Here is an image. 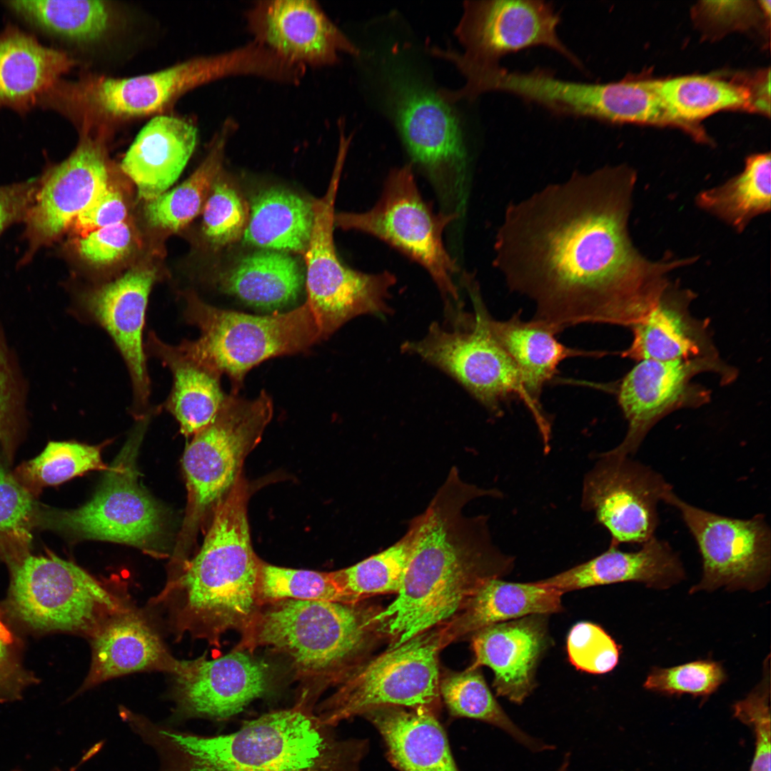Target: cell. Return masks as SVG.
I'll return each instance as SVG.
<instances>
[{
  "label": "cell",
  "mask_w": 771,
  "mask_h": 771,
  "mask_svg": "<svg viewBox=\"0 0 771 771\" xmlns=\"http://www.w3.org/2000/svg\"><path fill=\"white\" fill-rule=\"evenodd\" d=\"M141 423L93 498L79 508L51 511L44 525L73 537L124 543L157 553L164 535L163 514L138 483L133 455Z\"/></svg>",
  "instance_id": "cell-15"
},
{
  "label": "cell",
  "mask_w": 771,
  "mask_h": 771,
  "mask_svg": "<svg viewBox=\"0 0 771 771\" xmlns=\"http://www.w3.org/2000/svg\"><path fill=\"white\" fill-rule=\"evenodd\" d=\"M362 716L378 731L390 761L400 771H459L433 712L383 705Z\"/></svg>",
  "instance_id": "cell-31"
},
{
  "label": "cell",
  "mask_w": 771,
  "mask_h": 771,
  "mask_svg": "<svg viewBox=\"0 0 771 771\" xmlns=\"http://www.w3.org/2000/svg\"><path fill=\"white\" fill-rule=\"evenodd\" d=\"M663 502L680 513L701 556L702 578L690 593L721 587L755 591L767 584L771 567V530L765 515L750 518L722 515L690 504L673 490Z\"/></svg>",
  "instance_id": "cell-16"
},
{
  "label": "cell",
  "mask_w": 771,
  "mask_h": 771,
  "mask_svg": "<svg viewBox=\"0 0 771 771\" xmlns=\"http://www.w3.org/2000/svg\"><path fill=\"white\" fill-rule=\"evenodd\" d=\"M133 243V231L126 221L71 239V245L79 257L97 266L109 265L121 260L130 252Z\"/></svg>",
  "instance_id": "cell-51"
},
{
  "label": "cell",
  "mask_w": 771,
  "mask_h": 771,
  "mask_svg": "<svg viewBox=\"0 0 771 771\" xmlns=\"http://www.w3.org/2000/svg\"><path fill=\"white\" fill-rule=\"evenodd\" d=\"M197 138L196 125L176 116H156L143 127L121 164L140 198L148 202L173 184L192 156Z\"/></svg>",
  "instance_id": "cell-30"
},
{
  "label": "cell",
  "mask_w": 771,
  "mask_h": 771,
  "mask_svg": "<svg viewBox=\"0 0 771 771\" xmlns=\"http://www.w3.org/2000/svg\"><path fill=\"white\" fill-rule=\"evenodd\" d=\"M93 470H108L100 447L73 441H51L20 468L26 483L35 487L59 485Z\"/></svg>",
  "instance_id": "cell-44"
},
{
  "label": "cell",
  "mask_w": 771,
  "mask_h": 771,
  "mask_svg": "<svg viewBox=\"0 0 771 771\" xmlns=\"http://www.w3.org/2000/svg\"><path fill=\"white\" fill-rule=\"evenodd\" d=\"M34 510L29 490L0 463V537L28 543Z\"/></svg>",
  "instance_id": "cell-50"
},
{
  "label": "cell",
  "mask_w": 771,
  "mask_h": 771,
  "mask_svg": "<svg viewBox=\"0 0 771 771\" xmlns=\"http://www.w3.org/2000/svg\"><path fill=\"white\" fill-rule=\"evenodd\" d=\"M248 498V486L241 476L215 508L198 554L161 595L171 605L176 632L217 646L226 632L243 633L258 612L262 560L251 544Z\"/></svg>",
  "instance_id": "cell-4"
},
{
  "label": "cell",
  "mask_w": 771,
  "mask_h": 771,
  "mask_svg": "<svg viewBox=\"0 0 771 771\" xmlns=\"http://www.w3.org/2000/svg\"><path fill=\"white\" fill-rule=\"evenodd\" d=\"M380 609L361 602L283 600L262 605L235 649L268 647L286 655L297 677L322 689L367 660L386 637Z\"/></svg>",
  "instance_id": "cell-6"
},
{
  "label": "cell",
  "mask_w": 771,
  "mask_h": 771,
  "mask_svg": "<svg viewBox=\"0 0 771 771\" xmlns=\"http://www.w3.org/2000/svg\"><path fill=\"white\" fill-rule=\"evenodd\" d=\"M76 64L65 50L8 22L0 31V109L27 115Z\"/></svg>",
  "instance_id": "cell-27"
},
{
  "label": "cell",
  "mask_w": 771,
  "mask_h": 771,
  "mask_svg": "<svg viewBox=\"0 0 771 771\" xmlns=\"http://www.w3.org/2000/svg\"><path fill=\"white\" fill-rule=\"evenodd\" d=\"M101 129L79 131V143L64 161L45 168L34 202L23 223L26 249L18 267L59 241L74 221L109 184Z\"/></svg>",
  "instance_id": "cell-18"
},
{
  "label": "cell",
  "mask_w": 771,
  "mask_h": 771,
  "mask_svg": "<svg viewBox=\"0 0 771 771\" xmlns=\"http://www.w3.org/2000/svg\"><path fill=\"white\" fill-rule=\"evenodd\" d=\"M560 21L559 13L545 1H467L455 29L464 53L433 51L454 62L460 70L495 66L507 54L545 46L580 67L578 58L558 36Z\"/></svg>",
  "instance_id": "cell-17"
},
{
  "label": "cell",
  "mask_w": 771,
  "mask_h": 771,
  "mask_svg": "<svg viewBox=\"0 0 771 771\" xmlns=\"http://www.w3.org/2000/svg\"><path fill=\"white\" fill-rule=\"evenodd\" d=\"M299 702L243 722L231 733L202 736L151 724L144 740L159 771H361L367 742L342 739Z\"/></svg>",
  "instance_id": "cell-3"
},
{
  "label": "cell",
  "mask_w": 771,
  "mask_h": 771,
  "mask_svg": "<svg viewBox=\"0 0 771 771\" xmlns=\"http://www.w3.org/2000/svg\"><path fill=\"white\" fill-rule=\"evenodd\" d=\"M771 159L769 153L754 154L740 174L703 191L697 203L741 232L755 217L770 211Z\"/></svg>",
  "instance_id": "cell-39"
},
{
  "label": "cell",
  "mask_w": 771,
  "mask_h": 771,
  "mask_svg": "<svg viewBox=\"0 0 771 771\" xmlns=\"http://www.w3.org/2000/svg\"><path fill=\"white\" fill-rule=\"evenodd\" d=\"M568 660L577 670L595 675L613 670L620 647L600 625L579 622L570 630L566 642Z\"/></svg>",
  "instance_id": "cell-47"
},
{
  "label": "cell",
  "mask_w": 771,
  "mask_h": 771,
  "mask_svg": "<svg viewBox=\"0 0 771 771\" xmlns=\"http://www.w3.org/2000/svg\"><path fill=\"white\" fill-rule=\"evenodd\" d=\"M710 371L717 374L723 384L737 376L736 370L720 358L638 361L624 376L618 390V402L628 428L622 442L610 451L632 456L649 431L665 416L707 403L710 393L692 379Z\"/></svg>",
  "instance_id": "cell-20"
},
{
  "label": "cell",
  "mask_w": 771,
  "mask_h": 771,
  "mask_svg": "<svg viewBox=\"0 0 771 771\" xmlns=\"http://www.w3.org/2000/svg\"><path fill=\"white\" fill-rule=\"evenodd\" d=\"M418 525L415 517L405 535L386 550L351 567L331 572L351 603L361 602L373 595L398 593L413 550Z\"/></svg>",
  "instance_id": "cell-42"
},
{
  "label": "cell",
  "mask_w": 771,
  "mask_h": 771,
  "mask_svg": "<svg viewBox=\"0 0 771 771\" xmlns=\"http://www.w3.org/2000/svg\"><path fill=\"white\" fill-rule=\"evenodd\" d=\"M313 221V202L288 190L270 188L252 198L242 238L264 250L304 253Z\"/></svg>",
  "instance_id": "cell-36"
},
{
  "label": "cell",
  "mask_w": 771,
  "mask_h": 771,
  "mask_svg": "<svg viewBox=\"0 0 771 771\" xmlns=\"http://www.w3.org/2000/svg\"><path fill=\"white\" fill-rule=\"evenodd\" d=\"M10 571L6 610L24 628L46 633L91 637L123 610L120 600L75 563L52 553L33 555L24 548L1 554Z\"/></svg>",
  "instance_id": "cell-8"
},
{
  "label": "cell",
  "mask_w": 771,
  "mask_h": 771,
  "mask_svg": "<svg viewBox=\"0 0 771 771\" xmlns=\"http://www.w3.org/2000/svg\"><path fill=\"white\" fill-rule=\"evenodd\" d=\"M485 321L493 338L518 368L530 397L538 404L543 386L553 378L561 361L573 356H600L567 347L557 340L558 332L553 327L536 319L523 321L519 313L502 321L487 311Z\"/></svg>",
  "instance_id": "cell-33"
},
{
  "label": "cell",
  "mask_w": 771,
  "mask_h": 771,
  "mask_svg": "<svg viewBox=\"0 0 771 771\" xmlns=\"http://www.w3.org/2000/svg\"><path fill=\"white\" fill-rule=\"evenodd\" d=\"M695 296L669 281L646 316L630 328L633 341L621 356L637 361L720 358L708 323L690 312Z\"/></svg>",
  "instance_id": "cell-26"
},
{
  "label": "cell",
  "mask_w": 771,
  "mask_h": 771,
  "mask_svg": "<svg viewBox=\"0 0 771 771\" xmlns=\"http://www.w3.org/2000/svg\"><path fill=\"white\" fill-rule=\"evenodd\" d=\"M156 280L155 269L136 267L111 282L79 293L74 308L75 316L102 327L119 351L131 376L133 412L137 417H143L150 396L143 331Z\"/></svg>",
  "instance_id": "cell-22"
},
{
  "label": "cell",
  "mask_w": 771,
  "mask_h": 771,
  "mask_svg": "<svg viewBox=\"0 0 771 771\" xmlns=\"http://www.w3.org/2000/svg\"><path fill=\"white\" fill-rule=\"evenodd\" d=\"M659 94L677 126L694 128L695 121L718 111L752 107L753 96L747 89L710 76H686L657 80Z\"/></svg>",
  "instance_id": "cell-40"
},
{
  "label": "cell",
  "mask_w": 771,
  "mask_h": 771,
  "mask_svg": "<svg viewBox=\"0 0 771 771\" xmlns=\"http://www.w3.org/2000/svg\"><path fill=\"white\" fill-rule=\"evenodd\" d=\"M173 675L177 720H228L271 688L268 664L236 649L213 660H182Z\"/></svg>",
  "instance_id": "cell-21"
},
{
  "label": "cell",
  "mask_w": 771,
  "mask_h": 771,
  "mask_svg": "<svg viewBox=\"0 0 771 771\" xmlns=\"http://www.w3.org/2000/svg\"><path fill=\"white\" fill-rule=\"evenodd\" d=\"M685 577L679 555L667 541L654 536L633 552H625L618 549V546L610 545L599 555L538 581L565 593L625 582H638L650 588L667 589Z\"/></svg>",
  "instance_id": "cell-28"
},
{
  "label": "cell",
  "mask_w": 771,
  "mask_h": 771,
  "mask_svg": "<svg viewBox=\"0 0 771 771\" xmlns=\"http://www.w3.org/2000/svg\"><path fill=\"white\" fill-rule=\"evenodd\" d=\"M474 313L459 307L447 310L448 323L433 322L422 339L405 342L401 348L438 367L455 379L493 414L511 398L521 399L530 410L543 442L550 440L549 418L529 395L520 373L510 357L493 338L485 321L487 312L478 290L464 278Z\"/></svg>",
  "instance_id": "cell-7"
},
{
  "label": "cell",
  "mask_w": 771,
  "mask_h": 771,
  "mask_svg": "<svg viewBox=\"0 0 771 771\" xmlns=\"http://www.w3.org/2000/svg\"><path fill=\"white\" fill-rule=\"evenodd\" d=\"M474 488L446 479L423 513L417 516L413 550L395 600L376 619L394 647L456 617L488 580L514 568L513 556L494 543L485 515L467 517Z\"/></svg>",
  "instance_id": "cell-2"
},
{
  "label": "cell",
  "mask_w": 771,
  "mask_h": 771,
  "mask_svg": "<svg viewBox=\"0 0 771 771\" xmlns=\"http://www.w3.org/2000/svg\"><path fill=\"white\" fill-rule=\"evenodd\" d=\"M273 411V401L263 390L252 400L226 395L211 422L194 435L183 458L190 531L241 476L243 461L261 440Z\"/></svg>",
  "instance_id": "cell-13"
},
{
  "label": "cell",
  "mask_w": 771,
  "mask_h": 771,
  "mask_svg": "<svg viewBox=\"0 0 771 771\" xmlns=\"http://www.w3.org/2000/svg\"><path fill=\"white\" fill-rule=\"evenodd\" d=\"M228 119L213 136L207 155L183 183L148 202L145 216L151 226L176 231L202 212L211 188L221 173L227 142L235 131Z\"/></svg>",
  "instance_id": "cell-38"
},
{
  "label": "cell",
  "mask_w": 771,
  "mask_h": 771,
  "mask_svg": "<svg viewBox=\"0 0 771 771\" xmlns=\"http://www.w3.org/2000/svg\"><path fill=\"white\" fill-rule=\"evenodd\" d=\"M720 664L710 660L695 661L669 668H652L643 686L665 695L690 694L707 697L725 680Z\"/></svg>",
  "instance_id": "cell-46"
},
{
  "label": "cell",
  "mask_w": 771,
  "mask_h": 771,
  "mask_svg": "<svg viewBox=\"0 0 771 771\" xmlns=\"http://www.w3.org/2000/svg\"><path fill=\"white\" fill-rule=\"evenodd\" d=\"M90 638L91 667L81 691L135 672L158 670L173 675L181 665L148 623L126 608L108 618Z\"/></svg>",
  "instance_id": "cell-29"
},
{
  "label": "cell",
  "mask_w": 771,
  "mask_h": 771,
  "mask_svg": "<svg viewBox=\"0 0 771 771\" xmlns=\"http://www.w3.org/2000/svg\"><path fill=\"white\" fill-rule=\"evenodd\" d=\"M671 490L650 466L608 450L584 477L581 507L608 531L611 545H640L655 536L658 505Z\"/></svg>",
  "instance_id": "cell-19"
},
{
  "label": "cell",
  "mask_w": 771,
  "mask_h": 771,
  "mask_svg": "<svg viewBox=\"0 0 771 771\" xmlns=\"http://www.w3.org/2000/svg\"><path fill=\"white\" fill-rule=\"evenodd\" d=\"M144 346L146 354L159 359L172 373L173 386L165 408L178 422L184 435H194L211 422L223 402L221 376L197 360L182 343L171 346L149 332Z\"/></svg>",
  "instance_id": "cell-32"
},
{
  "label": "cell",
  "mask_w": 771,
  "mask_h": 771,
  "mask_svg": "<svg viewBox=\"0 0 771 771\" xmlns=\"http://www.w3.org/2000/svg\"><path fill=\"white\" fill-rule=\"evenodd\" d=\"M36 681L23 666L20 641L0 609V703L21 699Z\"/></svg>",
  "instance_id": "cell-52"
},
{
  "label": "cell",
  "mask_w": 771,
  "mask_h": 771,
  "mask_svg": "<svg viewBox=\"0 0 771 771\" xmlns=\"http://www.w3.org/2000/svg\"><path fill=\"white\" fill-rule=\"evenodd\" d=\"M635 181L630 168L607 166L509 206L495 263L535 303L534 319L558 333L580 323L631 328L652 307L675 265L649 261L632 243Z\"/></svg>",
  "instance_id": "cell-1"
},
{
  "label": "cell",
  "mask_w": 771,
  "mask_h": 771,
  "mask_svg": "<svg viewBox=\"0 0 771 771\" xmlns=\"http://www.w3.org/2000/svg\"><path fill=\"white\" fill-rule=\"evenodd\" d=\"M261 607L283 600L351 603L331 572L278 567L261 563L257 587Z\"/></svg>",
  "instance_id": "cell-43"
},
{
  "label": "cell",
  "mask_w": 771,
  "mask_h": 771,
  "mask_svg": "<svg viewBox=\"0 0 771 771\" xmlns=\"http://www.w3.org/2000/svg\"><path fill=\"white\" fill-rule=\"evenodd\" d=\"M1 3L31 33L67 44L99 39L113 21L111 7L104 1L9 0Z\"/></svg>",
  "instance_id": "cell-37"
},
{
  "label": "cell",
  "mask_w": 771,
  "mask_h": 771,
  "mask_svg": "<svg viewBox=\"0 0 771 771\" xmlns=\"http://www.w3.org/2000/svg\"><path fill=\"white\" fill-rule=\"evenodd\" d=\"M12 771H21V770H18V769H16V770H12ZM53 771H57V770H53Z\"/></svg>",
  "instance_id": "cell-56"
},
{
  "label": "cell",
  "mask_w": 771,
  "mask_h": 771,
  "mask_svg": "<svg viewBox=\"0 0 771 771\" xmlns=\"http://www.w3.org/2000/svg\"><path fill=\"white\" fill-rule=\"evenodd\" d=\"M348 147L340 144L326 194L313 201L314 221L306 261V302L316 320L320 340L330 337L352 318L364 314L383 316L395 275L385 271L367 273L346 266L333 241L334 205Z\"/></svg>",
  "instance_id": "cell-11"
},
{
  "label": "cell",
  "mask_w": 771,
  "mask_h": 771,
  "mask_svg": "<svg viewBox=\"0 0 771 771\" xmlns=\"http://www.w3.org/2000/svg\"><path fill=\"white\" fill-rule=\"evenodd\" d=\"M184 318L200 331L182 343L204 366L226 374L237 395L246 373L269 358L295 354L321 341L307 302L286 312L253 316L211 306L194 293L185 295Z\"/></svg>",
  "instance_id": "cell-9"
},
{
  "label": "cell",
  "mask_w": 771,
  "mask_h": 771,
  "mask_svg": "<svg viewBox=\"0 0 771 771\" xmlns=\"http://www.w3.org/2000/svg\"><path fill=\"white\" fill-rule=\"evenodd\" d=\"M563 594L539 581L522 583L490 579L476 591L464 609L448 622L450 637L453 641L494 624L561 612Z\"/></svg>",
  "instance_id": "cell-34"
},
{
  "label": "cell",
  "mask_w": 771,
  "mask_h": 771,
  "mask_svg": "<svg viewBox=\"0 0 771 771\" xmlns=\"http://www.w3.org/2000/svg\"><path fill=\"white\" fill-rule=\"evenodd\" d=\"M569 755H566L558 771H568L569 767Z\"/></svg>",
  "instance_id": "cell-55"
},
{
  "label": "cell",
  "mask_w": 771,
  "mask_h": 771,
  "mask_svg": "<svg viewBox=\"0 0 771 771\" xmlns=\"http://www.w3.org/2000/svg\"><path fill=\"white\" fill-rule=\"evenodd\" d=\"M386 74L390 108L413 163L443 202L457 203L467 161L458 116L438 91L404 68L392 66Z\"/></svg>",
  "instance_id": "cell-14"
},
{
  "label": "cell",
  "mask_w": 771,
  "mask_h": 771,
  "mask_svg": "<svg viewBox=\"0 0 771 771\" xmlns=\"http://www.w3.org/2000/svg\"><path fill=\"white\" fill-rule=\"evenodd\" d=\"M480 667L446 674L439 682L440 695L449 713L494 725L533 752L553 747L531 737L513 722L489 689Z\"/></svg>",
  "instance_id": "cell-41"
},
{
  "label": "cell",
  "mask_w": 771,
  "mask_h": 771,
  "mask_svg": "<svg viewBox=\"0 0 771 771\" xmlns=\"http://www.w3.org/2000/svg\"><path fill=\"white\" fill-rule=\"evenodd\" d=\"M28 394V382L0 321V438L24 420Z\"/></svg>",
  "instance_id": "cell-48"
},
{
  "label": "cell",
  "mask_w": 771,
  "mask_h": 771,
  "mask_svg": "<svg viewBox=\"0 0 771 771\" xmlns=\"http://www.w3.org/2000/svg\"><path fill=\"white\" fill-rule=\"evenodd\" d=\"M248 216L249 207L238 191L218 178L202 210L203 233L213 246L232 243L243 237Z\"/></svg>",
  "instance_id": "cell-45"
},
{
  "label": "cell",
  "mask_w": 771,
  "mask_h": 771,
  "mask_svg": "<svg viewBox=\"0 0 771 771\" xmlns=\"http://www.w3.org/2000/svg\"><path fill=\"white\" fill-rule=\"evenodd\" d=\"M40 176L0 186V236L10 226L24 223L40 184Z\"/></svg>",
  "instance_id": "cell-54"
},
{
  "label": "cell",
  "mask_w": 771,
  "mask_h": 771,
  "mask_svg": "<svg viewBox=\"0 0 771 771\" xmlns=\"http://www.w3.org/2000/svg\"><path fill=\"white\" fill-rule=\"evenodd\" d=\"M274 59L252 41L221 53L195 57L169 68L129 78L86 75L54 84L38 108L54 111L79 130L105 129L112 124L162 111L185 93L235 76L269 78Z\"/></svg>",
  "instance_id": "cell-5"
},
{
  "label": "cell",
  "mask_w": 771,
  "mask_h": 771,
  "mask_svg": "<svg viewBox=\"0 0 771 771\" xmlns=\"http://www.w3.org/2000/svg\"><path fill=\"white\" fill-rule=\"evenodd\" d=\"M458 216V213L434 212L418 189L412 164H405L389 173L380 198L370 210L335 213L334 226L373 236L419 263L448 306L458 301L453 279L458 267L443 236Z\"/></svg>",
  "instance_id": "cell-12"
},
{
  "label": "cell",
  "mask_w": 771,
  "mask_h": 771,
  "mask_svg": "<svg viewBox=\"0 0 771 771\" xmlns=\"http://www.w3.org/2000/svg\"><path fill=\"white\" fill-rule=\"evenodd\" d=\"M127 206L122 193L109 184L71 224L72 238H81L102 228L126 221Z\"/></svg>",
  "instance_id": "cell-53"
},
{
  "label": "cell",
  "mask_w": 771,
  "mask_h": 771,
  "mask_svg": "<svg viewBox=\"0 0 771 771\" xmlns=\"http://www.w3.org/2000/svg\"><path fill=\"white\" fill-rule=\"evenodd\" d=\"M528 95L532 103L560 116L676 125L659 94L657 80L586 83L561 79L543 70L531 79Z\"/></svg>",
  "instance_id": "cell-24"
},
{
  "label": "cell",
  "mask_w": 771,
  "mask_h": 771,
  "mask_svg": "<svg viewBox=\"0 0 771 771\" xmlns=\"http://www.w3.org/2000/svg\"><path fill=\"white\" fill-rule=\"evenodd\" d=\"M548 615H532L494 624L471 636L474 660L494 674L498 696L520 705L537 687L536 672L550 645Z\"/></svg>",
  "instance_id": "cell-25"
},
{
  "label": "cell",
  "mask_w": 771,
  "mask_h": 771,
  "mask_svg": "<svg viewBox=\"0 0 771 771\" xmlns=\"http://www.w3.org/2000/svg\"><path fill=\"white\" fill-rule=\"evenodd\" d=\"M246 21L253 41L305 69L336 64L342 52L358 53L316 1H257Z\"/></svg>",
  "instance_id": "cell-23"
},
{
  "label": "cell",
  "mask_w": 771,
  "mask_h": 771,
  "mask_svg": "<svg viewBox=\"0 0 771 771\" xmlns=\"http://www.w3.org/2000/svg\"><path fill=\"white\" fill-rule=\"evenodd\" d=\"M218 282L224 293L245 304L275 313L297 300L305 273L291 254L263 250L241 258Z\"/></svg>",
  "instance_id": "cell-35"
},
{
  "label": "cell",
  "mask_w": 771,
  "mask_h": 771,
  "mask_svg": "<svg viewBox=\"0 0 771 771\" xmlns=\"http://www.w3.org/2000/svg\"><path fill=\"white\" fill-rule=\"evenodd\" d=\"M769 672L762 682L733 707L734 715L755 736V750L749 771H770V711Z\"/></svg>",
  "instance_id": "cell-49"
},
{
  "label": "cell",
  "mask_w": 771,
  "mask_h": 771,
  "mask_svg": "<svg viewBox=\"0 0 771 771\" xmlns=\"http://www.w3.org/2000/svg\"><path fill=\"white\" fill-rule=\"evenodd\" d=\"M450 642L445 623L388 647L350 671L315 713L321 722L333 727L383 705L427 709L437 715L440 697L438 655Z\"/></svg>",
  "instance_id": "cell-10"
}]
</instances>
